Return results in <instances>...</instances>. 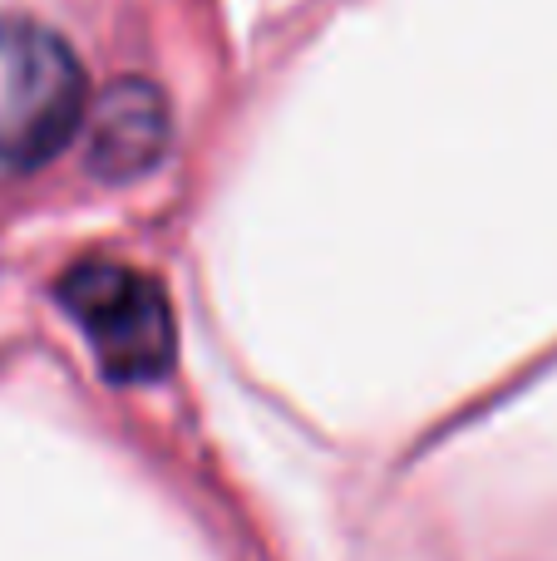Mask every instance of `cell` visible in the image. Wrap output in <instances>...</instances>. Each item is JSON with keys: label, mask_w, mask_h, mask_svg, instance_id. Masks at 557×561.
<instances>
[{"label": "cell", "mask_w": 557, "mask_h": 561, "mask_svg": "<svg viewBox=\"0 0 557 561\" xmlns=\"http://www.w3.org/2000/svg\"><path fill=\"white\" fill-rule=\"evenodd\" d=\"M168 148V99L148 79H118L89 118V168L99 178H138Z\"/></svg>", "instance_id": "cell-3"}, {"label": "cell", "mask_w": 557, "mask_h": 561, "mask_svg": "<svg viewBox=\"0 0 557 561\" xmlns=\"http://www.w3.org/2000/svg\"><path fill=\"white\" fill-rule=\"evenodd\" d=\"M59 306L75 316L109 379H158L173 365V310L144 272L118 262H84L59 280Z\"/></svg>", "instance_id": "cell-2"}, {"label": "cell", "mask_w": 557, "mask_h": 561, "mask_svg": "<svg viewBox=\"0 0 557 561\" xmlns=\"http://www.w3.org/2000/svg\"><path fill=\"white\" fill-rule=\"evenodd\" d=\"M0 55L10 69L0 104V163L39 168L84 124V69L55 30L25 15L0 25Z\"/></svg>", "instance_id": "cell-1"}]
</instances>
